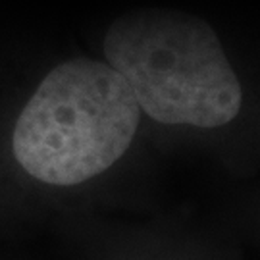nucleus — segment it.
Listing matches in <instances>:
<instances>
[{"mask_svg":"<svg viewBox=\"0 0 260 260\" xmlns=\"http://www.w3.org/2000/svg\"><path fill=\"white\" fill-rule=\"evenodd\" d=\"M139 121V104L112 66L75 58L39 83L16 121L12 150L33 179L77 185L127 152Z\"/></svg>","mask_w":260,"mask_h":260,"instance_id":"2","label":"nucleus"},{"mask_svg":"<svg viewBox=\"0 0 260 260\" xmlns=\"http://www.w3.org/2000/svg\"><path fill=\"white\" fill-rule=\"evenodd\" d=\"M106 64L160 123L222 127L241 110L243 91L214 29L185 12L123 14L104 37Z\"/></svg>","mask_w":260,"mask_h":260,"instance_id":"1","label":"nucleus"}]
</instances>
